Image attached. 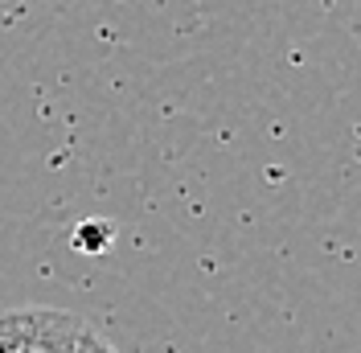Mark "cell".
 <instances>
[{
	"label": "cell",
	"mask_w": 361,
	"mask_h": 353,
	"mask_svg": "<svg viewBox=\"0 0 361 353\" xmlns=\"http://www.w3.org/2000/svg\"><path fill=\"white\" fill-rule=\"evenodd\" d=\"M82 321L54 309H4L0 312V353H74Z\"/></svg>",
	"instance_id": "1"
},
{
	"label": "cell",
	"mask_w": 361,
	"mask_h": 353,
	"mask_svg": "<svg viewBox=\"0 0 361 353\" xmlns=\"http://www.w3.org/2000/svg\"><path fill=\"white\" fill-rule=\"evenodd\" d=\"M74 353H115L111 345H107V341H99V337H94V333H82V337H78V349Z\"/></svg>",
	"instance_id": "2"
}]
</instances>
